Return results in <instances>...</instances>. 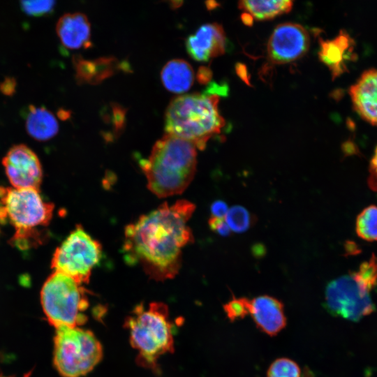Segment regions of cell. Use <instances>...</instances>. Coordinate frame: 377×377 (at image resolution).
<instances>
[{"label":"cell","mask_w":377,"mask_h":377,"mask_svg":"<svg viewBox=\"0 0 377 377\" xmlns=\"http://www.w3.org/2000/svg\"><path fill=\"white\" fill-rule=\"evenodd\" d=\"M195 206L186 200L165 202L125 228L124 257L139 265L151 279L174 278L182 265V249L193 240L187 225Z\"/></svg>","instance_id":"1"},{"label":"cell","mask_w":377,"mask_h":377,"mask_svg":"<svg viewBox=\"0 0 377 377\" xmlns=\"http://www.w3.org/2000/svg\"><path fill=\"white\" fill-rule=\"evenodd\" d=\"M355 230L360 238L377 241V206L371 205L362 211L357 217Z\"/></svg>","instance_id":"21"},{"label":"cell","mask_w":377,"mask_h":377,"mask_svg":"<svg viewBox=\"0 0 377 377\" xmlns=\"http://www.w3.org/2000/svg\"><path fill=\"white\" fill-rule=\"evenodd\" d=\"M161 77L164 87L170 91L182 94L193 83L194 73L191 66L183 59H172L163 67Z\"/></svg>","instance_id":"19"},{"label":"cell","mask_w":377,"mask_h":377,"mask_svg":"<svg viewBox=\"0 0 377 377\" xmlns=\"http://www.w3.org/2000/svg\"><path fill=\"white\" fill-rule=\"evenodd\" d=\"M251 300L246 297H235L223 305V311L231 322L244 318L250 314Z\"/></svg>","instance_id":"24"},{"label":"cell","mask_w":377,"mask_h":377,"mask_svg":"<svg viewBox=\"0 0 377 377\" xmlns=\"http://www.w3.org/2000/svg\"><path fill=\"white\" fill-rule=\"evenodd\" d=\"M57 114H58L59 117H60L62 119H66L69 117L68 112L67 111H65V110H62V109L59 110L58 111Z\"/></svg>","instance_id":"33"},{"label":"cell","mask_w":377,"mask_h":377,"mask_svg":"<svg viewBox=\"0 0 377 377\" xmlns=\"http://www.w3.org/2000/svg\"><path fill=\"white\" fill-rule=\"evenodd\" d=\"M25 127L28 134L39 141L52 138L59 131L58 121L52 112L32 105L29 107Z\"/></svg>","instance_id":"18"},{"label":"cell","mask_w":377,"mask_h":377,"mask_svg":"<svg viewBox=\"0 0 377 377\" xmlns=\"http://www.w3.org/2000/svg\"><path fill=\"white\" fill-rule=\"evenodd\" d=\"M102 257V246L80 225L56 248L51 260L55 272L67 275L80 284L87 283Z\"/></svg>","instance_id":"9"},{"label":"cell","mask_w":377,"mask_h":377,"mask_svg":"<svg viewBox=\"0 0 377 377\" xmlns=\"http://www.w3.org/2000/svg\"><path fill=\"white\" fill-rule=\"evenodd\" d=\"M349 95L357 113L366 121L377 126V69L363 72L350 86Z\"/></svg>","instance_id":"13"},{"label":"cell","mask_w":377,"mask_h":377,"mask_svg":"<svg viewBox=\"0 0 377 377\" xmlns=\"http://www.w3.org/2000/svg\"><path fill=\"white\" fill-rule=\"evenodd\" d=\"M196 158L193 144L165 134L156 142L149 158L140 161L149 189L159 198L182 193L194 177Z\"/></svg>","instance_id":"2"},{"label":"cell","mask_w":377,"mask_h":377,"mask_svg":"<svg viewBox=\"0 0 377 377\" xmlns=\"http://www.w3.org/2000/svg\"><path fill=\"white\" fill-rule=\"evenodd\" d=\"M250 314L257 327L269 336L278 334L286 325L283 304L269 295L251 300Z\"/></svg>","instance_id":"14"},{"label":"cell","mask_w":377,"mask_h":377,"mask_svg":"<svg viewBox=\"0 0 377 377\" xmlns=\"http://www.w3.org/2000/svg\"><path fill=\"white\" fill-rule=\"evenodd\" d=\"M73 62L76 73L75 77L79 83H98L122 67L113 57L88 61L77 55L73 57Z\"/></svg>","instance_id":"17"},{"label":"cell","mask_w":377,"mask_h":377,"mask_svg":"<svg viewBox=\"0 0 377 377\" xmlns=\"http://www.w3.org/2000/svg\"><path fill=\"white\" fill-rule=\"evenodd\" d=\"M87 290L71 277L54 272L40 290V304L46 319L55 328L79 327L88 317Z\"/></svg>","instance_id":"7"},{"label":"cell","mask_w":377,"mask_h":377,"mask_svg":"<svg viewBox=\"0 0 377 377\" xmlns=\"http://www.w3.org/2000/svg\"><path fill=\"white\" fill-rule=\"evenodd\" d=\"M55 1H22L20 5L22 10L27 15L39 17L50 14L54 10Z\"/></svg>","instance_id":"25"},{"label":"cell","mask_w":377,"mask_h":377,"mask_svg":"<svg viewBox=\"0 0 377 377\" xmlns=\"http://www.w3.org/2000/svg\"><path fill=\"white\" fill-rule=\"evenodd\" d=\"M124 327L132 347L138 352L137 363L158 372L159 357L174 351L173 323L168 306L158 302L147 307L140 304L126 318Z\"/></svg>","instance_id":"5"},{"label":"cell","mask_w":377,"mask_h":377,"mask_svg":"<svg viewBox=\"0 0 377 377\" xmlns=\"http://www.w3.org/2000/svg\"><path fill=\"white\" fill-rule=\"evenodd\" d=\"M267 377H301V370L295 361L286 357L278 358L270 364Z\"/></svg>","instance_id":"23"},{"label":"cell","mask_w":377,"mask_h":377,"mask_svg":"<svg viewBox=\"0 0 377 377\" xmlns=\"http://www.w3.org/2000/svg\"><path fill=\"white\" fill-rule=\"evenodd\" d=\"M17 82L14 77H6L0 83V91L8 96H13L16 91Z\"/></svg>","instance_id":"28"},{"label":"cell","mask_w":377,"mask_h":377,"mask_svg":"<svg viewBox=\"0 0 377 377\" xmlns=\"http://www.w3.org/2000/svg\"><path fill=\"white\" fill-rule=\"evenodd\" d=\"M236 71L240 78H242L246 84H249L247 77L246 66L242 64H237L236 66Z\"/></svg>","instance_id":"31"},{"label":"cell","mask_w":377,"mask_h":377,"mask_svg":"<svg viewBox=\"0 0 377 377\" xmlns=\"http://www.w3.org/2000/svg\"><path fill=\"white\" fill-rule=\"evenodd\" d=\"M355 43L343 31L333 39H320L318 57L330 69L332 78H337L346 71L347 64L353 59Z\"/></svg>","instance_id":"15"},{"label":"cell","mask_w":377,"mask_h":377,"mask_svg":"<svg viewBox=\"0 0 377 377\" xmlns=\"http://www.w3.org/2000/svg\"><path fill=\"white\" fill-rule=\"evenodd\" d=\"M103 357V348L94 334L79 327L56 328L53 364L62 377H82Z\"/></svg>","instance_id":"8"},{"label":"cell","mask_w":377,"mask_h":377,"mask_svg":"<svg viewBox=\"0 0 377 377\" xmlns=\"http://www.w3.org/2000/svg\"><path fill=\"white\" fill-rule=\"evenodd\" d=\"M368 185L372 191H377V147L369 164Z\"/></svg>","instance_id":"26"},{"label":"cell","mask_w":377,"mask_h":377,"mask_svg":"<svg viewBox=\"0 0 377 377\" xmlns=\"http://www.w3.org/2000/svg\"><path fill=\"white\" fill-rule=\"evenodd\" d=\"M0 377H13V376L0 375Z\"/></svg>","instance_id":"34"},{"label":"cell","mask_w":377,"mask_h":377,"mask_svg":"<svg viewBox=\"0 0 377 377\" xmlns=\"http://www.w3.org/2000/svg\"><path fill=\"white\" fill-rule=\"evenodd\" d=\"M219 96L198 93L175 97L165 114V134L204 149L207 141L225 124L218 104Z\"/></svg>","instance_id":"4"},{"label":"cell","mask_w":377,"mask_h":377,"mask_svg":"<svg viewBox=\"0 0 377 377\" xmlns=\"http://www.w3.org/2000/svg\"><path fill=\"white\" fill-rule=\"evenodd\" d=\"M188 54L197 61H207L225 52L226 34L218 23L202 25L186 40Z\"/></svg>","instance_id":"12"},{"label":"cell","mask_w":377,"mask_h":377,"mask_svg":"<svg viewBox=\"0 0 377 377\" xmlns=\"http://www.w3.org/2000/svg\"><path fill=\"white\" fill-rule=\"evenodd\" d=\"M197 77L200 83H206L212 77V72L209 68L202 67L199 69Z\"/></svg>","instance_id":"30"},{"label":"cell","mask_w":377,"mask_h":377,"mask_svg":"<svg viewBox=\"0 0 377 377\" xmlns=\"http://www.w3.org/2000/svg\"><path fill=\"white\" fill-rule=\"evenodd\" d=\"M309 45V33L302 25L282 23L275 27L269 37L268 57L276 64L290 63L303 57Z\"/></svg>","instance_id":"11"},{"label":"cell","mask_w":377,"mask_h":377,"mask_svg":"<svg viewBox=\"0 0 377 377\" xmlns=\"http://www.w3.org/2000/svg\"><path fill=\"white\" fill-rule=\"evenodd\" d=\"M6 175L15 188L39 190L43 169L36 153L24 144L12 146L2 159Z\"/></svg>","instance_id":"10"},{"label":"cell","mask_w":377,"mask_h":377,"mask_svg":"<svg viewBox=\"0 0 377 377\" xmlns=\"http://www.w3.org/2000/svg\"><path fill=\"white\" fill-rule=\"evenodd\" d=\"M228 211V205L224 201L216 200L212 204V216L219 219H225Z\"/></svg>","instance_id":"29"},{"label":"cell","mask_w":377,"mask_h":377,"mask_svg":"<svg viewBox=\"0 0 377 377\" xmlns=\"http://www.w3.org/2000/svg\"><path fill=\"white\" fill-rule=\"evenodd\" d=\"M56 31L62 45L68 49L87 48L91 45L90 23L82 13L63 15L57 23Z\"/></svg>","instance_id":"16"},{"label":"cell","mask_w":377,"mask_h":377,"mask_svg":"<svg viewBox=\"0 0 377 377\" xmlns=\"http://www.w3.org/2000/svg\"><path fill=\"white\" fill-rule=\"evenodd\" d=\"M54 205L42 198L39 190L0 186V223L9 224L15 232L10 244L20 250L43 244Z\"/></svg>","instance_id":"3"},{"label":"cell","mask_w":377,"mask_h":377,"mask_svg":"<svg viewBox=\"0 0 377 377\" xmlns=\"http://www.w3.org/2000/svg\"><path fill=\"white\" fill-rule=\"evenodd\" d=\"M224 219L230 230L237 233L245 232L252 223L251 215L242 206L229 209Z\"/></svg>","instance_id":"22"},{"label":"cell","mask_w":377,"mask_h":377,"mask_svg":"<svg viewBox=\"0 0 377 377\" xmlns=\"http://www.w3.org/2000/svg\"><path fill=\"white\" fill-rule=\"evenodd\" d=\"M242 21L247 25H251L252 24L253 17L247 13H244L242 15Z\"/></svg>","instance_id":"32"},{"label":"cell","mask_w":377,"mask_h":377,"mask_svg":"<svg viewBox=\"0 0 377 377\" xmlns=\"http://www.w3.org/2000/svg\"><path fill=\"white\" fill-rule=\"evenodd\" d=\"M377 285V257L372 254L356 272L330 281L325 292V306L334 316L357 321L374 311L371 291Z\"/></svg>","instance_id":"6"},{"label":"cell","mask_w":377,"mask_h":377,"mask_svg":"<svg viewBox=\"0 0 377 377\" xmlns=\"http://www.w3.org/2000/svg\"><path fill=\"white\" fill-rule=\"evenodd\" d=\"M209 225L212 230L216 232L221 236H228L230 233L231 230L224 219L211 216L209 220Z\"/></svg>","instance_id":"27"},{"label":"cell","mask_w":377,"mask_h":377,"mask_svg":"<svg viewBox=\"0 0 377 377\" xmlns=\"http://www.w3.org/2000/svg\"><path fill=\"white\" fill-rule=\"evenodd\" d=\"M293 3L292 1L245 0L239 1L238 7L250 14L253 18L265 20L288 13Z\"/></svg>","instance_id":"20"}]
</instances>
